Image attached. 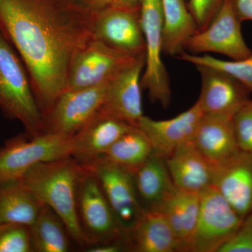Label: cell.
<instances>
[{
	"label": "cell",
	"instance_id": "cell-1",
	"mask_svg": "<svg viewBox=\"0 0 252 252\" xmlns=\"http://www.w3.org/2000/svg\"><path fill=\"white\" fill-rule=\"evenodd\" d=\"M94 16L73 0H0V31L26 66L44 117L93 39Z\"/></svg>",
	"mask_w": 252,
	"mask_h": 252
},
{
	"label": "cell",
	"instance_id": "cell-2",
	"mask_svg": "<svg viewBox=\"0 0 252 252\" xmlns=\"http://www.w3.org/2000/svg\"><path fill=\"white\" fill-rule=\"evenodd\" d=\"M80 164L72 157L41 162L21 182L41 205H47L64 221L73 241L86 248L77 215L76 197Z\"/></svg>",
	"mask_w": 252,
	"mask_h": 252
},
{
	"label": "cell",
	"instance_id": "cell-3",
	"mask_svg": "<svg viewBox=\"0 0 252 252\" xmlns=\"http://www.w3.org/2000/svg\"><path fill=\"white\" fill-rule=\"evenodd\" d=\"M0 110L18 121L31 136L46 132L44 117L33 92L26 66L0 31Z\"/></svg>",
	"mask_w": 252,
	"mask_h": 252
},
{
	"label": "cell",
	"instance_id": "cell-4",
	"mask_svg": "<svg viewBox=\"0 0 252 252\" xmlns=\"http://www.w3.org/2000/svg\"><path fill=\"white\" fill-rule=\"evenodd\" d=\"M76 207L85 249L102 244L122 242L124 230L97 177L87 165L80 164Z\"/></svg>",
	"mask_w": 252,
	"mask_h": 252
},
{
	"label": "cell",
	"instance_id": "cell-5",
	"mask_svg": "<svg viewBox=\"0 0 252 252\" xmlns=\"http://www.w3.org/2000/svg\"><path fill=\"white\" fill-rule=\"evenodd\" d=\"M72 152V137L50 132L14 136L0 147V182L21 180L34 165L70 157Z\"/></svg>",
	"mask_w": 252,
	"mask_h": 252
},
{
	"label": "cell",
	"instance_id": "cell-6",
	"mask_svg": "<svg viewBox=\"0 0 252 252\" xmlns=\"http://www.w3.org/2000/svg\"><path fill=\"white\" fill-rule=\"evenodd\" d=\"M140 20L145 41V65L141 79L142 89L149 99L167 108L171 102L172 91L168 73L162 61L163 21L161 0H142Z\"/></svg>",
	"mask_w": 252,
	"mask_h": 252
},
{
	"label": "cell",
	"instance_id": "cell-7",
	"mask_svg": "<svg viewBox=\"0 0 252 252\" xmlns=\"http://www.w3.org/2000/svg\"><path fill=\"white\" fill-rule=\"evenodd\" d=\"M200 195L198 223L187 252H218L235 235L243 220L213 185Z\"/></svg>",
	"mask_w": 252,
	"mask_h": 252
},
{
	"label": "cell",
	"instance_id": "cell-8",
	"mask_svg": "<svg viewBox=\"0 0 252 252\" xmlns=\"http://www.w3.org/2000/svg\"><path fill=\"white\" fill-rule=\"evenodd\" d=\"M241 23L230 0H223L208 26L190 38L185 50L195 55H223L233 61L248 58L252 51L244 39Z\"/></svg>",
	"mask_w": 252,
	"mask_h": 252
},
{
	"label": "cell",
	"instance_id": "cell-9",
	"mask_svg": "<svg viewBox=\"0 0 252 252\" xmlns=\"http://www.w3.org/2000/svg\"><path fill=\"white\" fill-rule=\"evenodd\" d=\"M107 84L64 91L44 115L46 132L72 137L102 107Z\"/></svg>",
	"mask_w": 252,
	"mask_h": 252
},
{
	"label": "cell",
	"instance_id": "cell-10",
	"mask_svg": "<svg viewBox=\"0 0 252 252\" xmlns=\"http://www.w3.org/2000/svg\"><path fill=\"white\" fill-rule=\"evenodd\" d=\"M82 165L90 167L97 177L124 233L130 230L145 210L136 191L132 174L103 157Z\"/></svg>",
	"mask_w": 252,
	"mask_h": 252
},
{
	"label": "cell",
	"instance_id": "cell-11",
	"mask_svg": "<svg viewBox=\"0 0 252 252\" xmlns=\"http://www.w3.org/2000/svg\"><path fill=\"white\" fill-rule=\"evenodd\" d=\"M137 56L124 54L93 38L73 61L65 91L109 82Z\"/></svg>",
	"mask_w": 252,
	"mask_h": 252
},
{
	"label": "cell",
	"instance_id": "cell-12",
	"mask_svg": "<svg viewBox=\"0 0 252 252\" xmlns=\"http://www.w3.org/2000/svg\"><path fill=\"white\" fill-rule=\"evenodd\" d=\"M93 38L130 56L145 53L140 10L109 6L95 13Z\"/></svg>",
	"mask_w": 252,
	"mask_h": 252
},
{
	"label": "cell",
	"instance_id": "cell-13",
	"mask_svg": "<svg viewBox=\"0 0 252 252\" xmlns=\"http://www.w3.org/2000/svg\"><path fill=\"white\" fill-rule=\"evenodd\" d=\"M201 79L197 100L204 115L233 117L250 99V91L240 81L220 69L195 65Z\"/></svg>",
	"mask_w": 252,
	"mask_h": 252
},
{
	"label": "cell",
	"instance_id": "cell-14",
	"mask_svg": "<svg viewBox=\"0 0 252 252\" xmlns=\"http://www.w3.org/2000/svg\"><path fill=\"white\" fill-rule=\"evenodd\" d=\"M145 53L137 56L109 81L102 108L133 126L143 117L142 79Z\"/></svg>",
	"mask_w": 252,
	"mask_h": 252
},
{
	"label": "cell",
	"instance_id": "cell-15",
	"mask_svg": "<svg viewBox=\"0 0 252 252\" xmlns=\"http://www.w3.org/2000/svg\"><path fill=\"white\" fill-rule=\"evenodd\" d=\"M135 127L102 107L72 137L71 157L88 164L102 157L122 135Z\"/></svg>",
	"mask_w": 252,
	"mask_h": 252
},
{
	"label": "cell",
	"instance_id": "cell-16",
	"mask_svg": "<svg viewBox=\"0 0 252 252\" xmlns=\"http://www.w3.org/2000/svg\"><path fill=\"white\" fill-rule=\"evenodd\" d=\"M212 185L242 219L252 213V153L240 151L214 166Z\"/></svg>",
	"mask_w": 252,
	"mask_h": 252
},
{
	"label": "cell",
	"instance_id": "cell-17",
	"mask_svg": "<svg viewBox=\"0 0 252 252\" xmlns=\"http://www.w3.org/2000/svg\"><path fill=\"white\" fill-rule=\"evenodd\" d=\"M203 115L196 102L185 112L167 120H154L144 115L136 127L147 136L154 153L165 158L182 144L192 140Z\"/></svg>",
	"mask_w": 252,
	"mask_h": 252
},
{
	"label": "cell",
	"instance_id": "cell-18",
	"mask_svg": "<svg viewBox=\"0 0 252 252\" xmlns=\"http://www.w3.org/2000/svg\"><path fill=\"white\" fill-rule=\"evenodd\" d=\"M123 243L127 251L181 252L180 244L166 217L158 210H144L135 225L124 233Z\"/></svg>",
	"mask_w": 252,
	"mask_h": 252
},
{
	"label": "cell",
	"instance_id": "cell-19",
	"mask_svg": "<svg viewBox=\"0 0 252 252\" xmlns=\"http://www.w3.org/2000/svg\"><path fill=\"white\" fill-rule=\"evenodd\" d=\"M176 188L200 193L212 185L214 165L190 140L164 158Z\"/></svg>",
	"mask_w": 252,
	"mask_h": 252
},
{
	"label": "cell",
	"instance_id": "cell-20",
	"mask_svg": "<svg viewBox=\"0 0 252 252\" xmlns=\"http://www.w3.org/2000/svg\"><path fill=\"white\" fill-rule=\"evenodd\" d=\"M192 141L214 166L240 151L235 138L233 117L203 115Z\"/></svg>",
	"mask_w": 252,
	"mask_h": 252
},
{
	"label": "cell",
	"instance_id": "cell-21",
	"mask_svg": "<svg viewBox=\"0 0 252 252\" xmlns=\"http://www.w3.org/2000/svg\"><path fill=\"white\" fill-rule=\"evenodd\" d=\"M200 209V193L185 191L175 187L170 196L157 210L166 217L180 244L181 252L187 251L196 228Z\"/></svg>",
	"mask_w": 252,
	"mask_h": 252
},
{
	"label": "cell",
	"instance_id": "cell-22",
	"mask_svg": "<svg viewBox=\"0 0 252 252\" xmlns=\"http://www.w3.org/2000/svg\"><path fill=\"white\" fill-rule=\"evenodd\" d=\"M132 176L140 203L149 205L147 210H157L175 189L165 160L154 153Z\"/></svg>",
	"mask_w": 252,
	"mask_h": 252
},
{
	"label": "cell",
	"instance_id": "cell-23",
	"mask_svg": "<svg viewBox=\"0 0 252 252\" xmlns=\"http://www.w3.org/2000/svg\"><path fill=\"white\" fill-rule=\"evenodd\" d=\"M161 7L163 54L177 57L198 28L185 0H161Z\"/></svg>",
	"mask_w": 252,
	"mask_h": 252
},
{
	"label": "cell",
	"instance_id": "cell-24",
	"mask_svg": "<svg viewBox=\"0 0 252 252\" xmlns=\"http://www.w3.org/2000/svg\"><path fill=\"white\" fill-rule=\"evenodd\" d=\"M42 205L21 180L0 182V223L31 226Z\"/></svg>",
	"mask_w": 252,
	"mask_h": 252
},
{
	"label": "cell",
	"instance_id": "cell-25",
	"mask_svg": "<svg viewBox=\"0 0 252 252\" xmlns=\"http://www.w3.org/2000/svg\"><path fill=\"white\" fill-rule=\"evenodd\" d=\"M31 227L33 252H67L70 235L64 221L47 205H43Z\"/></svg>",
	"mask_w": 252,
	"mask_h": 252
},
{
	"label": "cell",
	"instance_id": "cell-26",
	"mask_svg": "<svg viewBox=\"0 0 252 252\" xmlns=\"http://www.w3.org/2000/svg\"><path fill=\"white\" fill-rule=\"evenodd\" d=\"M153 153L152 144L145 134L138 127H133L101 157L132 174Z\"/></svg>",
	"mask_w": 252,
	"mask_h": 252
},
{
	"label": "cell",
	"instance_id": "cell-27",
	"mask_svg": "<svg viewBox=\"0 0 252 252\" xmlns=\"http://www.w3.org/2000/svg\"><path fill=\"white\" fill-rule=\"evenodd\" d=\"M177 58L194 65L209 66L223 71L240 81L252 94V54L248 58L238 61H223L209 54L200 56L185 51Z\"/></svg>",
	"mask_w": 252,
	"mask_h": 252
},
{
	"label": "cell",
	"instance_id": "cell-28",
	"mask_svg": "<svg viewBox=\"0 0 252 252\" xmlns=\"http://www.w3.org/2000/svg\"><path fill=\"white\" fill-rule=\"evenodd\" d=\"M0 252H33L31 227L0 223Z\"/></svg>",
	"mask_w": 252,
	"mask_h": 252
},
{
	"label": "cell",
	"instance_id": "cell-29",
	"mask_svg": "<svg viewBox=\"0 0 252 252\" xmlns=\"http://www.w3.org/2000/svg\"><path fill=\"white\" fill-rule=\"evenodd\" d=\"M237 144L240 151L252 153V100L244 104L233 117Z\"/></svg>",
	"mask_w": 252,
	"mask_h": 252
},
{
	"label": "cell",
	"instance_id": "cell-30",
	"mask_svg": "<svg viewBox=\"0 0 252 252\" xmlns=\"http://www.w3.org/2000/svg\"><path fill=\"white\" fill-rule=\"evenodd\" d=\"M218 252H252V213L243 219L236 233Z\"/></svg>",
	"mask_w": 252,
	"mask_h": 252
},
{
	"label": "cell",
	"instance_id": "cell-31",
	"mask_svg": "<svg viewBox=\"0 0 252 252\" xmlns=\"http://www.w3.org/2000/svg\"><path fill=\"white\" fill-rule=\"evenodd\" d=\"M223 0H189V9L198 31L205 29L220 9Z\"/></svg>",
	"mask_w": 252,
	"mask_h": 252
},
{
	"label": "cell",
	"instance_id": "cell-32",
	"mask_svg": "<svg viewBox=\"0 0 252 252\" xmlns=\"http://www.w3.org/2000/svg\"><path fill=\"white\" fill-rule=\"evenodd\" d=\"M235 14L243 22L252 21V0H230Z\"/></svg>",
	"mask_w": 252,
	"mask_h": 252
},
{
	"label": "cell",
	"instance_id": "cell-33",
	"mask_svg": "<svg viewBox=\"0 0 252 252\" xmlns=\"http://www.w3.org/2000/svg\"><path fill=\"white\" fill-rule=\"evenodd\" d=\"M77 4L80 5L82 7L97 13L101 10L105 9L111 6L112 0H73Z\"/></svg>",
	"mask_w": 252,
	"mask_h": 252
},
{
	"label": "cell",
	"instance_id": "cell-34",
	"mask_svg": "<svg viewBox=\"0 0 252 252\" xmlns=\"http://www.w3.org/2000/svg\"><path fill=\"white\" fill-rule=\"evenodd\" d=\"M142 0H112L111 6L122 9L140 10Z\"/></svg>",
	"mask_w": 252,
	"mask_h": 252
}]
</instances>
